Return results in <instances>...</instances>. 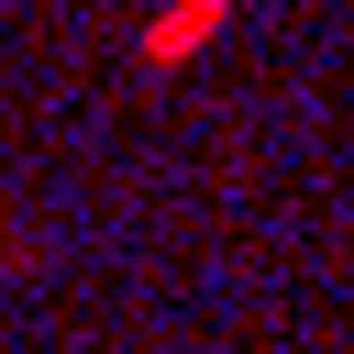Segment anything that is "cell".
I'll return each instance as SVG.
<instances>
[{
  "label": "cell",
  "instance_id": "1",
  "mask_svg": "<svg viewBox=\"0 0 354 354\" xmlns=\"http://www.w3.org/2000/svg\"><path fill=\"white\" fill-rule=\"evenodd\" d=\"M210 22H221V0H177V11L155 22V66H177V55H188V44L210 33Z\"/></svg>",
  "mask_w": 354,
  "mask_h": 354
}]
</instances>
